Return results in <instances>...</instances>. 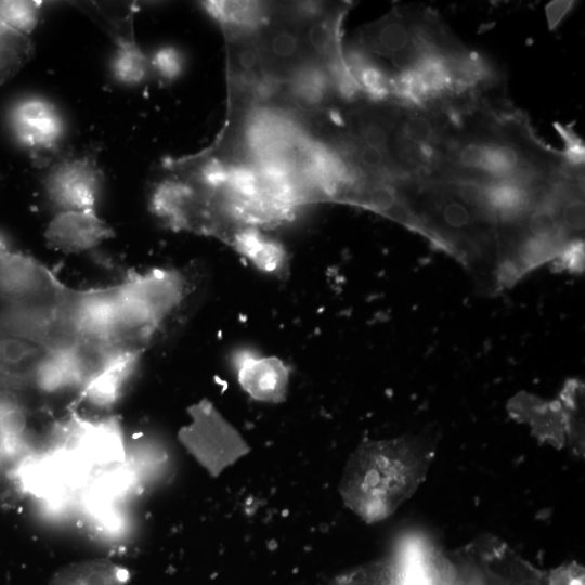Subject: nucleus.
Masks as SVG:
<instances>
[{"instance_id": "nucleus-12", "label": "nucleus", "mask_w": 585, "mask_h": 585, "mask_svg": "<svg viewBox=\"0 0 585 585\" xmlns=\"http://www.w3.org/2000/svg\"><path fill=\"white\" fill-rule=\"evenodd\" d=\"M12 126L18 140L35 151H50L64 132L63 119L56 107L41 99L20 102L12 112Z\"/></svg>"}, {"instance_id": "nucleus-6", "label": "nucleus", "mask_w": 585, "mask_h": 585, "mask_svg": "<svg viewBox=\"0 0 585 585\" xmlns=\"http://www.w3.org/2000/svg\"><path fill=\"white\" fill-rule=\"evenodd\" d=\"M450 556L457 585H561L551 571L534 568L494 538L478 541Z\"/></svg>"}, {"instance_id": "nucleus-19", "label": "nucleus", "mask_w": 585, "mask_h": 585, "mask_svg": "<svg viewBox=\"0 0 585 585\" xmlns=\"http://www.w3.org/2000/svg\"><path fill=\"white\" fill-rule=\"evenodd\" d=\"M347 12V4L335 10H327L321 16L301 26L308 55L321 63L342 52L341 23Z\"/></svg>"}, {"instance_id": "nucleus-5", "label": "nucleus", "mask_w": 585, "mask_h": 585, "mask_svg": "<svg viewBox=\"0 0 585 585\" xmlns=\"http://www.w3.org/2000/svg\"><path fill=\"white\" fill-rule=\"evenodd\" d=\"M450 125L451 116L443 104L424 108L402 106L388 145L394 167L407 178H430L439 164Z\"/></svg>"}, {"instance_id": "nucleus-21", "label": "nucleus", "mask_w": 585, "mask_h": 585, "mask_svg": "<svg viewBox=\"0 0 585 585\" xmlns=\"http://www.w3.org/2000/svg\"><path fill=\"white\" fill-rule=\"evenodd\" d=\"M150 61L136 44L132 30L117 37L112 60V73L125 84L140 83L148 69Z\"/></svg>"}, {"instance_id": "nucleus-17", "label": "nucleus", "mask_w": 585, "mask_h": 585, "mask_svg": "<svg viewBox=\"0 0 585 585\" xmlns=\"http://www.w3.org/2000/svg\"><path fill=\"white\" fill-rule=\"evenodd\" d=\"M205 12L227 38L257 34L271 18V6L258 1H204Z\"/></svg>"}, {"instance_id": "nucleus-2", "label": "nucleus", "mask_w": 585, "mask_h": 585, "mask_svg": "<svg viewBox=\"0 0 585 585\" xmlns=\"http://www.w3.org/2000/svg\"><path fill=\"white\" fill-rule=\"evenodd\" d=\"M438 442L435 430L363 441L349 457L340 481L344 504L367 522L386 519L425 480Z\"/></svg>"}, {"instance_id": "nucleus-24", "label": "nucleus", "mask_w": 585, "mask_h": 585, "mask_svg": "<svg viewBox=\"0 0 585 585\" xmlns=\"http://www.w3.org/2000/svg\"><path fill=\"white\" fill-rule=\"evenodd\" d=\"M39 9L38 1H0V21L28 35L38 23Z\"/></svg>"}, {"instance_id": "nucleus-7", "label": "nucleus", "mask_w": 585, "mask_h": 585, "mask_svg": "<svg viewBox=\"0 0 585 585\" xmlns=\"http://www.w3.org/2000/svg\"><path fill=\"white\" fill-rule=\"evenodd\" d=\"M188 413L191 420L181 428L179 440L211 476H219L248 453L238 431L208 400L191 406Z\"/></svg>"}, {"instance_id": "nucleus-28", "label": "nucleus", "mask_w": 585, "mask_h": 585, "mask_svg": "<svg viewBox=\"0 0 585 585\" xmlns=\"http://www.w3.org/2000/svg\"><path fill=\"white\" fill-rule=\"evenodd\" d=\"M575 1H551L545 10L549 29H556L562 20L572 11Z\"/></svg>"}, {"instance_id": "nucleus-3", "label": "nucleus", "mask_w": 585, "mask_h": 585, "mask_svg": "<svg viewBox=\"0 0 585 585\" xmlns=\"http://www.w3.org/2000/svg\"><path fill=\"white\" fill-rule=\"evenodd\" d=\"M358 44L373 55L390 58L398 70L414 67L428 55L453 56L464 47L440 16L425 5H398L364 25Z\"/></svg>"}, {"instance_id": "nucleus-9", "label": "nucleus", "mask_w": 585, "mask_h": 585, "mask_svg": "<svg viewBox=\"0 0 585 585\" xmlns=\"http://www.w3.org/2000/svg\"><path fill=\"white\" fill-rule=\"evenodd\" d=\"M306 135L289 114L275 107L257 106L245 119L242 140L255 162L273 156H295Z\"/></svg>"}, {"instance_id": "nucleus-13", "label": "nucleus", "mask_w": 585, "mask_h": 585, "mask_svg": "<svg viewBox=\"0 0 585 585\" xmlns=\"http://www.w3.org/2000/svg\"><path fill=\"white\" fill-rule=\"evenodd\" d=\"M508 410L514 418L528 424L540 441L556 447H561L566 443L568 414L560 399L545 401L521 392L510 400Z\"/></svg>"}, {"instance_id": "nucleus-14", "label": "nucleus", "mask_w": 585, "mask_h": 585, "mask_svg": "<svg viewBox=\"0 0 585 585\" xmlns=\"http://www.w3.org/2000/svg\"><path fill=\"white\" fill-rule=\"evenodd\" d=\"M401 110L402 105L393 101L361 104L348 113L346 133L388 154L389 141Z\"/></svg>"}, {"instance_id": "nucleus-23", "label": "nucleus", "mask_w": 585, "mask_h": 585, "mask_svg": "<svg viewBox=\"0 0 585 585\" xmlns=\"http://www.w3.org/2000/svg\"><path fill=\"white\" fill-rule=\"evenodd\" d=\"M29 37L0 21V83L11 79L30 58Z\"/></svg>"}, {"instance_id": "nucleus-10", "label": "nucleus", "mask_w": 585, "mask_h": 585, "mask_svg": "<svg viewBox=\"0 0 585 585\" xmlns=\"http://www.w3.org/2000/svg\"><path fill=\"white\" fill-rule=\"evenodd\" d=\"M264 76L282 84L308 55L301 25L286 15L273 17L258 31Z\"/></svg>"}, {"instance_id": "nucleus-27", "label": "nucleus", "mask_w": 585, "mask_h": 585, "mask_svg": "<svg viewBox=\"0 0 585 585\" xmlns=\"http://www.w3.org/2000/svg\"><path fill=\"white\" fill-rule=\"evenodd\" d=\"M564 142L562 154L568 166L573 168H584V143L571 126L555 123Z\"/></svg>"}, {"instance_id": "nucleus-26", "label": "nucleus", "mask_w": 585, "mask_h": 585, "mask_svg": "<svg viewBox=\"0 0 585 585\" xmlns=\"http://www.w3.org/2000/svg\"><path fill=\"white\" fill-rule=\"evenodd\" d=\"M552 261L557 272L581 274L584 271V239L570 240Z\"/></svg>"}, {"instance_id": "nucleus-25", "label": "nucleus", "mask_w": 585, "mask_h": 585, "mask_svg": "<svg viewBox=\"0 0 585 585\" xmlns=\"http://www.w3.org/2000/svg\"><path fill=\"white\" fill-rule=\"evenodd\" d=\"M150 65L164 81H173L180 77L184 68V57L180 50L172 46L158 48L152 55Z\"/></svg>"}, {"instance_id": "nucleus-20", "label": "nucleus", "mask_w": 585, "mask_h": 585, "mask_svg": "<svg viewBox=\"0 0 585 585\" xmlns=\"http://www.w3.org/2000/svg\"><path fill=\"white\" fill-rule=\"evenodd\" d=\"M130 571L108 559H89L60 569L49 585H127Z\"/></svg>"}, {"instance_id": "nucleus-1", "label": "nucleus", "mask_w": 585, "mask_h": 585, "mask_svg": "<svg viewBox=\"0 0 585 585\" xmlns=\"http://www.w3.org/2000/svg\"><path fill=\"white\" fill-rule=\"evenodd\" d=\"M566 167L562 152L536 135L523 112L486 99L451 120L430 178L542 187Z\"/></svg>"}, {"instance_id": "nucleus-4", "label": "nucleus", "mask_w": 585, "mask_h": 585, "mask_svg": "<svg viewBox=\"0 0 585 585\" xmlns=\"http://www.w3.org/2000/svg\"><path fill=\"white\" fill-rule=\"evenodd\" d=\"M330 585H457L455 566L425 536L403 537L379 560L338 575Z\"/></svg>"}, {"instance_id": "nucleus-11", "label": "nucleus", "mask_w": 585, "mask_h": 585, "mask_svg": "<svg viewBox=\"0 0 585 585\" xmlns=\"http://www.w3.org/2000/svg\"><path fill=\"white\" fill-rule=\"evenodd\" d=\"M115 236L113 227L96 211H61L49 222L44 237L50 248L81 253Z\"/></svg>"}, {"instance_id": "nucleus-16", "label": "nucleus", "mask_w": 585, "mask_h": 585, "mask_svg": "<svg viewBox=\"0 0 585 585\" xmlns=\"http://www.w3.org/2000/svg\"><path fill=\"white\" fill-rule=\"evenodd\" d=\"M242 388L253 399L281 402L288 387V370L284 362L274 356L248 358L238 369Z\"/></svg>"}, {"instance_id": "nucleus-18", "label": "nucleus", "mask_w": 585, "mask_h": 585, "mask_svg": "<svg viewBox=\"0 0 585 585\" xmlns=\"http://www.w3.org/2000/svg\"><path fill=\"white\" fill-rule=\"evenodd\" d=\"M283 84L291 100L307 108H317L334 96L329 75L324 64L315 60L300 64Z\"/></svg>"}, {"instance_id": "nucleus-15", "label": "nucleus", "mask_w": 585, "mask_h": 585, "mask_svg": "<svg viewBox=\"0 0 585 585\" xmlns=\"http://www.w3.org/2000/svg\"><path fill=\"white\" fill-rule=\"evenodd\" d=\"M143 353H119L112 356L88 382L77 401L107 410L116 404L132 379Z\"/></svg>"}, {"instance_id": "nucleus-22", "label": "nucleus", "mask_w": 585, "mask_h": 585, "mask_svg": "<svg viewBox=\"0 0 585 585\" xmlns=\"http://www.w3.org/2000/svg\"><path fill=\"white\" fill-rule=\"evenodd\" d=\"M234 247L256 264L272 271L284 262V250L274 240L266 238L257 227L237 230L232 237Z\"/></svg>"}, {"instance_id": "nucleus-8", "label": "nucleus", "mask_w": 585, "mask_h": 585, "mask_svg": "<svg viewBox=\"0 0 585 585\" xmlns=\"http://www.w3.org/2000/svg\"><path fill=\"white\" fill-rule=\"evenodd\" d=\"M48 199L61 211H95L103 190V176L88 157L57 162L44 179Z\"/></svg>"}, {"instance_id": "nucleus-29", "label": "nucleus", "mask_w": 585, "mask_h": 585, "mask_svg": "<svg viewBox=\"0 0 585 585\" xmlns=\"http://www.w3.org/2000/svg\"><path fill=\"white\" fill-rule=\"evenodd\" d=\"M12 250L9 239L0 232V255Z\"/></svg>"}]
</instances>
